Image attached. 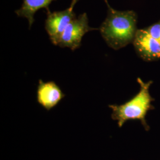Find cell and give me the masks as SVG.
Masks as SVG:
<instances>
[{
  "mask_svg": "<svg viewBox=\"0 0 160 160\" xmlns=\"http://www.w3.org/2000/svg\"><path fill=\"white\" fill-rule=\"evenodd\" d=\"M108 6V16L100 32L108 45L119 50L133 42L137 32V15L133 11H118Z\"/></svg>",
  "mask_w": 160,
  "mask_h": 160,
  "instance_id": "obj_1",
  "label": "cell"
},
{
  "mask_svg": "<svg viewBox=\"0 0 160 160\" xmlns=\"http://www.w3.org/2000/svg\"><path fill=\"white\" fill-rule=\"evenodd\" d=\"M140 85V90L137 94L129 101L121 105H109L112 110V117L118 121L119 127H122L129 120L145 121L147 112L151 108V102L153 100L149 92V88L152 81L144 82L140 78H138Z\"/></svg>",
  "mask_w": 160,
  "mask_h": 160,
  "instance_id": "obj_2",
  "label": "cell"
},
{
  "mask_svg": "<svg viewBox=\"0 0 160 160\" xmlns=\"http://www.w3.org/2000/svg\"><path fill=\"white\" fill-rule=\"evenodd\" d=\"M99 30L88 25V18L86 12L74 18L63 32L58 46L68 48L72 51L78 49L84 34L92 31Z\"/></svg>",
  "mask_w": 160,
  "mask_h": 160,
  "instance_id": "obj_3",
  "label": "cell"
},
{
  "mask_svg": "<svg viewBox=\"0 0 160 160\" xmlns=\"http://www.w3.org/2000/svg\"><path fill=\"white\" fill-rule=\"evenodd\" d=\"M47 13L45 28L52 43L58 46L63 32L71 22L76 17V15L73 10L69 7L63 11Z\"/></svg>",
  "mask_w": 160,
  "mask_h": 160,
  "instance_id": "obj_4",
  "label": "cell"
},
{
  "mask_svg": "<svg viewBox=\"0 0 160 160\" xmlns=\"http://www.w3.org/2000/svg\"><path fill=\"white\" fill-rule=\"evenodd\" d=\"M132 43L143 60L151 61L160 58V42L151 37L145 29H138Z\"/></svg>",
  "mask_w": 160,
  "mask_h": 160,
  "instance_id": "obj_5",
  "label": "cell"
},
{
  "mask_svg": "<svg viewBox=\"0 0 160 160\" xmlns=\"http://www.w3.org/2000/svg\"><path fill=\"white\" fill-rule=\"evenodd\" d=\"M65 96L60 87L55 82H43L42 80H39L37 100L47 110L55 107Z\"/></svg>",
  "mask_w": 160,
  "mask_h": 160,
  "instance_id": "obj_6",
  "label": "cell"
},
{
  "mask_svg": "<svg viewBox=\"0 0 160 160\" xmlns=\"http://www.w3.org/2000/svg\"><path fill=\"white\" fill-rule=\"evenodd\" d=\"M54 0H23L22 7L16 11L18 16L28 20L30 29L34 22V14L41 8H45L47 12H50L49 6Z\"/></svg>",
  "mask_w": 160,
  "mask_h": 160,
  "instance_id": "obj_7",
  "label": "cell"
},
{
  "mask_svg": "<svg viewBox=\"0 0 160 160\" xmlns=\"http://www.w3.org/2000/svg\"><path fill=\"white\" fill-rule=\"evenodd\" d=\"M145 29L151 37L160 42V21Z\"/></svg>",
  "mask_w": 160,
  "mask_h": 160,
  "instance_id": "obj_8",
  "label": "cell"
},
{
  "mask_svg": "<svg viewBox=\"0 0 160 160\" xmlns=\"http://www.w3.org/2000/svg\"><path fill=\"white\" fill-rule=\"evenodd\" d=\"M78 1H79V0H72V1H71V5L69 6V8L73 10V9H74V7L75 5L76 4V3H77ZM104 1H105V2H106L108 5H109L108 2V0H104Z\"/></svg>",
  "mask_w": 160,
  "mask_h": 160,
  "instance_id": "obj_9",
  "label": "cell"
}]
</instances>
